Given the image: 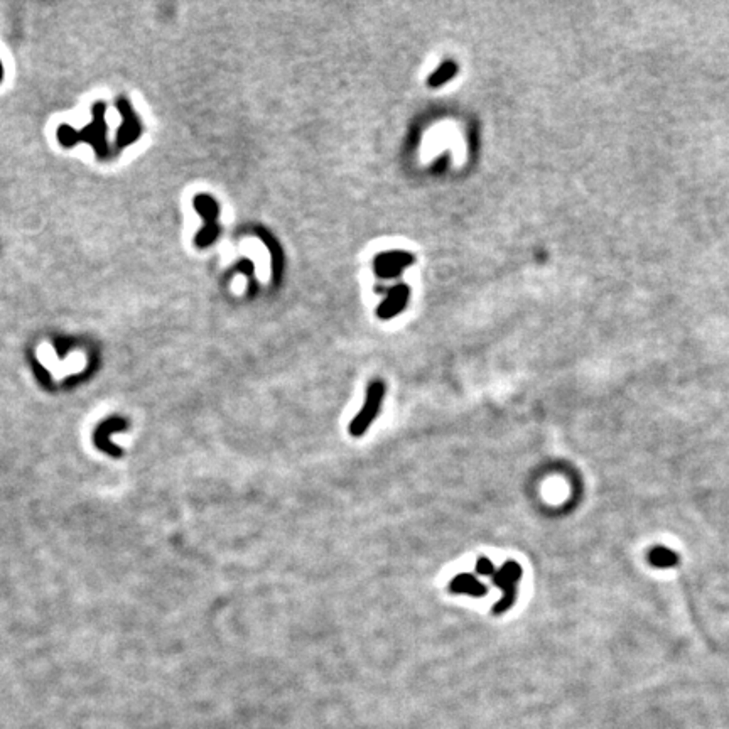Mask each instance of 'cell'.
Listing matches in <instances>:
<instances>
[{
    "label": "cell",
    "instance_id": "3",
    "mask_svg": "<svg viewBox=\"0 0 729 729\" xmlns=\"http://www.w3.org/2000/svg\"><path fill=\"white\" fill-rule=\"evenodd\" d=\"M449 591L455 592V595H468L473 598H482L488 592V588L483 583H480L473 574H459V576L453 577V581L449 583Z\"/></svg>",
    "mask_w": 729,
    "mask_h": 729
},
{
    "label": "cell",
    "instance_id": "9",
    "mask_svg": "<svg viewBox=\"0 0 729 729\" xmlns=\"http://www.w3.org/2000/svg\"><path fill=\"white\" fill-rule=\"evenodd\" d=\"M2 80H3V66L2 63H0V83H2Z\"/></svg>",
    "mask_w": 729,
    "mask_h": 729
},
{
    "label": "cell",
    "instance_id": "6",
    "mask_svg": "<svg viewBox=\"0 0 729 729\" xmlns=\"http://www.w3.org/2000/svg\"><path fill=\"white\" fill-rule=\"evenodd\" d=\"M649 562L657 569H670L678 564V556L667 547H655L649 552Z\"/></svg>",
    "mask_w": 729,
    "mask_h": 729
},
{
    "label": "cell",
    "instance_id": "7",
    "mask_svg": "<svg viewBox=\"0 0 729 729\" xmlns=\"http://www.w3.org/2000/svg\"><path fill=\"white\" fill-rule=\"evenodd\" d=\"M457 73V66L456 63H453V61H446V63H443L439 66V68L436 69V71L432 73V75L429 76L428 78V87L430 88H437V87H443L444 83H448L449 80L453 78Z\"/></svg>",
    "mask_w": 729,
    "mask_h": 729
},
{
    "label": "cell",
    "instance_id": "2",
    "mask_svg": "<svg viewBox=\"0 0 729 729\" xmlns=\"http://www.w3.org/2000/svg\"><path fill=\"white\" fill-rule=\"evenodd\" d=\"M522 577V565L515 561H508L498 569L491 577L496 588L503 591V596L500 601H496L493 606V615H502L507 610L513 606L517 601V586Z\"/></svg>",
    "mask_w": 729,
    "mask_h": 729
},
{
    "label": "cell",
    "instance_id": "5",
    "mask_svg": "<svg viewBox=\"0 0 729 729\" xmlns=\"http://www.w3.org/2000/svg\"><path fill=\"white\" fill-rule=\"evenodd\" d=\"M407 297H409V289L405 286L395 287L390 292V299H387L378 308V316L383 319L395 316L407 304Z\"/></svg>",
    "mask_w": 729,
    "mask_h": 729
},
{
    "label": "cell",
    "instance_id": "4",
    "mask_svg": "<svg viewBox=\"0 0 729 729\" xmlns=\"http://www.w3.org/2000/svg\"><path fill=\"white\" fill-rule=\"evenodd\" d=\"M118 107H120V114H123V117H125V125H123V129L120 130V135H118V146H127V143H130L132 141H135V139L139 137L141 127H139L137 118H135V115L132 114L129 103H127L125 100L118 102Z\"/></svg>",
    "mask_w": 729,
    "mask_h": 729
},
{
    "label": "cell",
    "instance_id": "8",
    "mask_svg": "<svg viewBox=\"0 0 729 729\" xmlns=\"http://www.w3.org/2000/svg\"><path fill=\"white\" fill-rule=\"evenodd\" d=\"M476 572H478L480 576L493 577V574L496 572L495 564L491 562V559H488V557H480V559L476 561Z\"/></svg>",
    "mask_w": 729,
    "mask_h": 729
},
{
    "label": "cell",
    "instance_id": "1",
    "mask_svg": "<svg viewBox=\"0 0 729 729\" xmlns=\"http://www.w3.org/2000/svg\"><path fill=\"white\" fill-rule=\"evenodd\" d=\"M383 397H385V383H383L382 380H374L367 389V397H364V404L362 410L356 414L355 419L351 421L350 428H348L353 437H362L367 434V430L374 424L375 417H377L380 410H382Z\"/></svg>",
    "mask_w": 729,
    "mask_h": 729
}]
</instances>
